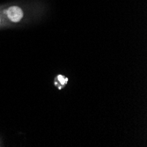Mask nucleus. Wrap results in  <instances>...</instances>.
Masks as SVG:
<instances>
[{"label": "nucleus", "mask_w": 147, "mask_h": 147, "mask_svg": "<svg viewBox=\"0 0 147 147\" xmlns=\"http://www.w3.org/2000/svg\"><path fill=\"white\" fill-rule=\"evenodd\" d=\"M58 79H59V81L61 82V84L62 85H64L65 83H66V81H67V78H63V77L62 76V75H59L58 76Z\"/></svg>", "instance_id": "2"}, {"label": "nucleus", "mask_w": 147, "mask_h": 147, "mask_svg": "<svg viewBox=\"0 0 147 147\" xmlns=\"http://www.w3.org/2000/svg\"><path fill=\"white\" fill-rule=\"evenodd\" d=\"M5 13H6V15L8 16V18L11 21H13V22L20 21L22 19V17H23V11L18 6H11V7H10L5 11Z\"/></svg>", "instance_id": "1"}]
</instances>
